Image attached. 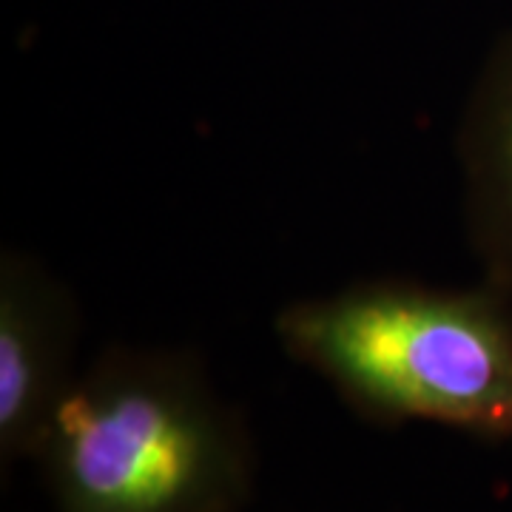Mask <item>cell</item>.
Listing matches in <instances>:
<instances>
[{
	"instance_id": "1",
	"label": "cell",
	"mask_w": 512,
	"mask_h": 512,
	"mask_svg": "<svg viewBox=\"0 0 512 512\" xmlns=\"http://www.w3.org/2000/svg\"><path fill=\"white\" fill-rule=\"evenodd\" d=\"M276 330L376 410L512 433V319L490 293L365 285L293 305Z\"/></svg>"
},
{
	"instance_id": "2",
	"label": "cell",
	"mask_w": 512,
	"mask_h": 512,
	"mask_svg": "<svg viewBox=\"0 0 512 512\" xmlns=\"http://www.w3.org/2000/svg\"><path fill=\"white\" fill-rule=\"evenodd\" d=\"M57 476L74 512H191L228 476V444L168 367L120 362L57 396Z\"/></svg>"
},
{
	"instance_id": "3",
	"label": "cell",
	"mask_w": 512,
	"mask_h": 512,
	"mask_svg": "<svg viewBox=\"0 0 512 512\" xmlns=\"http://www.w3.org/2000/svg\"><path fill=\"white\" fill-rule=\"evenodd\" d=\"M69 308L57 288L18 256L0 268V436L15 444L52 416V384L66 353Z\"/></svg>"
},
{
	"instance_id": "4",
	"label": "cell",
	"mask_w": 512,
	"mask_h": 512,
	"mask_svg": "<svg viewBox=\"0 0 512 512\" xmlns=\"http://www.w3.org/2000/svg\"><path fill=\"white\" fill-rule=\"evenodd\" d=\"M464 168L481 251L495 276L512 282V55L476 94L464 137Z\"/></svg>"
}]
</instances>
